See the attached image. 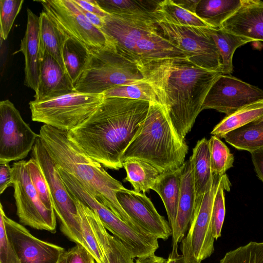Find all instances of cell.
Segmentation results:
<instances>
[{"instance_id": "cell-1", "label": "cell", "mask_w": 263, "mask_h": 263, "mask_svg": "<svg viewBox=\"0 0 263 263\" xmlns=\"http://www.w3.org/2000/svg\"><path fill=\"white\" fill-rule=\"evenodd\" d=\"M149 102L127 98H105L84 122L67 132L68 139L104 167L119 170L121 157L139 134Z\"/></svg>"}, {"instance_id": "cell-2", "label": "cell", "mask_w": 263, "mask_h": 263, "mask_svg": "<svg viewBox=\"0 0 263 263\" xmlns=\"http://www.w3.org/2000/svg\"><path fill=\"white\" fill-rule=\"evenodd\" d=\"M153 87L180 138L184 140L220 71L198 66L188 59H176L138 66Z\"/></svg>"}, {"instance_id": "cell-3", "label": "cell", "mask_w": 263, "mask_h": 263, "mask_svg": "<svg viewBox=\"0 0 263 263\" xmlns=\"http://www.w3.org/2000/svg\"><path fill=\"white\" fill-rule=\"evenodd\" d=\"M40 138L55 165L74 176L101 203L131 227L145 233L123 209L117 193L124 188L99 163L77 147L68 138L67 132L44 124Z\"/></svg>"}, {"instance_id": "cell-4", "label": "cell", "mask_w": 263, "mask_h": 263, "mask_svg": "<svg viewBox=\"0 0 263 263\" xmlns=\"http://www.w3.org/2000/svg\"><path fill=\"white\" fill-rule=\"evenodd\" d=\"M188 146L180 138L163 108L150 102L141 130L121 157L149 163L161 173L175 170L185 162Z\"/></svg>"}, {"instance_id": "cell-5", "label": "cell", "mask_w": 263, "mask_h": 263, "mask_svg": "<svg viewBox=\"0 0 263 263\" xmlns=\"http://www.w3.org/2000/svg\"><path fill=\"white\" fill-rule=\"evenodd\" d=\"M144 80L137 64L117 48H112L89 52L85 67L74 87L77 92L102 94L117 86Z\"/></svg>"}, {"instance_id": "cell-6", "label": "cell", "mask_w": 263, "mask_h": 263, "mask_svg": "<svg viewBox=\"0 0 263 263\" xmlns=\"http://www.w3.org/2000/svg\"><path fill=\"white\" fill-rule=\"evenodd\" d=\"M60 175L69 193L98 215L105 228L121 241L134 258L155 254L159 248L158 239L123 221L97 200L71 174L61 171Z\"/></svg>"}, {"instance_id": "cell-7", "label": "cell", "mask_w": 263, "mask_h": 263, "mask_svg": "<svg viewBox=\"0 0 263 263\" xmlns=\"http://www.w3.org/2000/svg\"><path fill=\"white\" fill-rule=\"evenodd\" d=\"M103 94L74 92L29 103L32 121L69 132L87 119L101 104Z\"/></svg>"}, {"instance_id": "cell-8", "label": "cell", "mask_w": 263, "mask_h": 263, "mask_svg": "<svg viewBox=\"0 0 263 263\" xmlns=\"http://www.w3.org/2000/svg\"><path fill=\"white\" fill-rule=\"evenodd\" d=\"M38 2L62 33L82 44L88 52L116 48L112 39L92 25L72 0Z\"/></svg>"}, {"instance_id": "cell-9", "label": "cell", "mask_w": 263, "mask_h": 263, "mask_svg": "<svg viewBox=\"0 0 263 263\" xmlns=\"http://www.w3.org/2000/svg\"><path fill=\"white\" fill-rule=\"evenodd\" d=\"M31 157L39 164L46 179L51 194L53 209L60 222L61 231L69 239L84 247L75 202L66 187L54 162L44 147L40 136L32 149Z\"/></svg>"}, {"instance_id": "cell-10", "label": "cell", "mask_w": 263, "mask_h": 263, "mask_svg": "<svg viewBox=\"0 0 263 263\" xmlns=\"http://www.w3.org/2000/svg\"><path fill=\"white\" fill-rule=\"evenodd\" d=\"M222 176L213 174L201 201L195 209L187 234L180 242L184 260L201 263L214 251L211 215L214 197Z\"/></svg>"}, {"instance_id": "cell-11", "label": "cell", "mask_w": 263, "mask_h": 263, "mask_svg": "<svg viewBox=\"0 0 263 263\" xmlns=\"http://www.w3.org/2000/svg\"><path fill=\"white\" fill-rule=\"evenodd\" d=\"M13 196L16 214L20 222L35 229L56 232V215L53 210L48 209L42 203L32 182L27 161L14 162Z\"/></svg>"}, {"instance_id": "cell-12", "label": "cell", "mask_w": 263, "mask_h": 263, "mask_svg": "<svg viewBox=\"0 0 263 263\" xmlns=\"http://www.w3.org/2000/svg\"><path fill=\"white\" fill-rule=\"evenodd\" d=\"M39 134L22 118L9 100L0 102V164L20 161L32 151Z\"/></svg>"}, {"instance_id": "cell-13", "label": "cell", "mask_w": 263, "mask_h": 263, "mask_svg": "<svg viewBox=\"0 0 263 263\" xmlns=\"http://www.w3.org/2000/svg\"><path fill=\"white\" fill-rule=\"evenodd\" d=\"M157 24L163 35L186 52L192 63L202 68L221 72L219 53L205 28L177 26L162 22Z\"/></svg>"}, {"instance_id": "cell-14", "label": "cell", "mask_w": 263, "mask_h": 263, "mask_svg": "<svg viewBox=\"0 0 263 263\" xmlns=\"http://www.w3.org/2000/svg\"><path fill=\"white\" fill-rule=\"evenodd\" d=\"M263 101V90L229 74H220L209 91L202 110L214 109L229 115Z\"/></svg>"}, {"instance_id": "cell-15", "label": "cell", "mask_w": 263, "mask_h": 263, "mask_svg": "<svg viewBox=\"0 0 263 263\" xmlns=\"http://www.w3.org/2000/svg\"><path fill=\"white\" fill-rule=\"evenodd\" d=\"M6 232L21 263H57L65 250L42 240L32 235L22 224L8 217L0 204Z\"/></svg>"}, {"instance_id": "cell-16", "label": "cell", "mask_w": 263, "mask_h": 263, "mask_svg": "<svg viewBox=\"0 0 263 263\" xmlns=\"http://www.w3.org/2000/svg\"><path fill=\"white\" fill-rule=\"evenodd\" d=\"M104 21L102 30L112 39L117 49L133 61L137 43L149 34L160 32L157 22L153 18L109 14Z\"/></svg>"}, {"instance_id": "cell-17", "label": "cell", "mask_w": 263, "mask_h": 263, "mask_svg": "<svg viewBox=\"0 0 263 263\" xmlns=\"http://www.w3.org/2000/svg\"><path fill=\"white\" fill-rule=\"evenodd\" d=\"M116 196L124 211L144 232L164 240L172 236L169 222L159 214L145 193L124 187Z\"/></svg>"}, {"instance_id": "cell-18", "label": "cell", "mask_w": 263, "mask_h": 263, "mask_svg": "<svg viewBox=\"0 0 263 263\" xmlns=\"http://www.w3.org/2000/svg\"><path fill=\"white\" fill-rule=\"evenodd\" d=\"M74 92V85L64 69L49 54H42L34 100H48Z\"/></svg>"}, {"instance_id": "cell-19", "label": "cell", "mask_w": 263, "mask_h": 263, "mask_svg": "<svg viewBox=\"0 0 263 263\" xmlns=\"http://www.w3.org/2000/svg\"><path fill=\"white\" fill-rule=\"evenodd\" d=\"M241 1L239 8L220 28L253 41H263V1Z\"/></svg>"}, {"instance_id": "cell-20", "label": "cell", "mask_w": 263, "mask_h": 263, "mask_svg": "<svg viewBox=\"0 0 263 263\" xmlns=\"http://www.w3.org/2000/svg\"><path fill=\"white\" fill-rule=\"evenodd\" d=\"M26 29L21 40L20 49L25 58L24 85L36 91L39 83L41 65V45L39 16L27 9Z\"/></svg>"}, {"instance_id": "cell-21", "label": "cell", "mask_w": 263, "mask_h": 263, "mask_svg": "<svg viewBox=\"0 0 263 263\" xmlns=\"http://www.w3.org/2000/svg\"><path fill=\"white\" fill-rule=\"evenodd\" d=\"M181 192L177 214L172 228V245L178 246L185 236L192 218L196 204L195 192L189 160L181 166Z\"/></svg>"}, {"instance_id": "cell-22", "label": "cell", "mask_w": 263, "mask_h": 263, "mask_svg": "<svg viewBox=\"0 0 263 263\" xmlns=\"http://www.w3.org/2000/svg\"><path fill=\"white\" fill-rule=\"evenodd\" d=\"M176 59H189V57L186 52L163 36L160 30L139 40L133 57V60L137 66Z\"/></svg>"}, {"instance_id": "cell-23", "label": "cell", "mask_w": 263, "mask_h": 263, "mask_svg": "<svg viewBox=\"0 0 263 263\" xmlns=\"http://www.w3.org/2000/svg\"><path fill=\"white\" fill-rule=\"evenodd\" d=\"M85 208L106 263H135V258L121 241L109 234L96 213L86 205Z\"/></svg>"}, {"instance_id": "cell-24", "label": "cell", "mask_w": 263, "mask_h": 263, "mask_svg": "<svg viewBox=\"0 0 263 263\" xmlns=\"http://www.w3.org/2000/svg\"><path fill=\"white\" fill-rule=\"evenodd\" d=\"M189 161L195 192L196 208L201 202L213 177L211 170L209 140L203 138L197 141Z\"/></svg>"}, {"instance_id": "cell-25", "label": "cell", "mask_w": 263, "mask_h": 263, "mask_svg": "<svg viewBox=\"0 0 263 263\" xmlns=\"http://www.w3.org/2000/svg\"><path fill=\"white\" fill-rule=\"evenodd\" d=\"M181 167L172 171L161 173L151 190L161 197L172 229L176 220L181 192Z\"/></svg>"}, {"instance_id": "cell-26", "label": "cell", "mask_w": 263, "mask_h": 263, "mask_svg": "<svg viewBox=\"0 0 263 263\" xmlns=\"http://www.w3.org/2000/svg\"><path fill=\"white\" fill-rule=\"evenodd\" d=\"M241 5V0H200L195 13L210 27L219 28Z\"/></svg>"}, {"instance_id": "cell-27", "label": "cell", "mask_w": 263, "mask_h": 263, "mask_svg": "<svg viewBox=\"0 0 263 263\" xmlns=\"http://www.w3.org/2000/svg\"><path fill=\"white\" fill-rule=\"evenodd\" d=\"M206 32L213 40L221 59V72L229 74L233 72V57L236 49L251 39L227 32L221 28H205Z\"/></svg>"}, {"instance_id": "cell-28", "label": "cell", "mask_w": 263, "mask_h": 263, "mask_svg": "<svg viewBox=\"0 0 263 263\" xmlns=\"http://www.w3.org/2000/svg\"><path fill=\"white\" fill-rule=\"evenodd\" d=\"M223 138L233 147L250 153L263 148V118L225 135Z\"/></svg>"}, {"instance_id": "cell-29", "label": "cell", "mask_w": 263, "mask_h": 263, "mask_svg": "<svg viewBox=\"0 0 263 263\" xmlns=\"http://www.w3.org/2000/svg\"><path fill=\"white\" fill-rule=\"evenodd\" d=\"M100 7L109 14L125 15L153 18L160 1L96 0Z\"/></svg>"}, {"instance_id": "cell-30", "label": "cell", "mask_w": 263, "mask_h": 263, "mask_svg": "<svg viewBox=\"0 0 263 263\" xmlns=\"http://www.w3.org/2000/svg\"><path fill=\"white\" fill-rule=\"evenodd\" d=\"M122 165L126 172L123 181L129 182L137 192H148L161 174L152 165L138 159L125 160Z\"/></svg>"}, {"instance_id": "cell-31", "label": "cell", "mask_w": 263, "mask_h": 263, "mask_svg": "<svg viewBox=\"0 0 263 263\" xmlns=\"http://www.w3.org/2000/svg\"><path fill=\"white\" fill-rule=\"evenodd\" d=\"M155 15L157 23L162 22L177 26L211 28L195 13L181 7L173 0L160 1Z\"/></svg>"}, {"instance_id": "cell-32", "label": "cell", "mask_w": 263, "mask_h": 263, "mask_svg": "<svg viewBox=\"0 0 263 263\" xmlns=\"http://www.w3.org/2000/svg\"><path fill=\"white\" fill-rule=\"evenodd\" d=\"M39 22L41 56L43 53L49 54L65 71L62 54V33L43 11L40 13Z\"/></svg>"}, {"instance_id": "cell-33", "label": "cell", "mask_w": 263, "mask_h": 263, "mask_svg": "<svg viewBox=\"0 0 263 263\" xmlns=\"http://www.w3.org/2000/svg\"><path fill=\"white\" fill-rule=\"evenodd\" d=\"M263 118V101L245 106L226 116L217 124L211 134L219 138L227 133Z\"/></svg>"}, {"instance_id": "cell-34", "label": "cell", "mask_w": 263, "mask_h": 263, "mask_svg": "<svg viewBox=\"0 0 263 263\" xmlns=\"http://www.w3.org/2000/svg\"><path fill=\"white\" fill-rule=\"evenodd\" d=\"M62 34V54L65 69L74 86L85 67L89 52L79 42Z\"/></svg>"}, {"instance_id": "cell-35", "label": "cell", "mask_w": 263, "mask_h": 263, "mask_svg": "<svg viewBox=\"0 0 263 263\" xmlns=\"http://www.w3.org/2000/svg\"><path fill=\"white\" fill-rule=\"evenodd\" d=\"M103 94L105 98H127L159 104L153 87L146 80L130 85L117 86L109 89Z\"/></svg>"}, {"instance_id": "cell-36", "label": "cell", "mask_w": 263, "mask_h": 263, "mask_svg": "<svg viewBox=\"0 0 263 263\" xmlns=\"http://www.w3.org/2000/svg\"><path fill=\"white\" fill-rule=\"evenodd\" d=\"M76 205L82 230L84 247L91 254L97 263H106L105 256L95 236L85 211V205L70 194Z\"/></svg>"}, {"instance_id": "cell-37", "label": "cell", "mask_w": 263, "mask_h": 263, "mask_svg": "<svg viewBox=\"0 0 263 263\" xmlns=\"http://www.w3.org/2000/svg\"><path fill=\"white\" fill-rule=\"evenodd\" d=\"M209 142L212 172L222 176L233 166L234 156L219 137L213 135Z\"/></svg>"}, {"instance_id": "cell-38", "label": "cell", "mask_w": 263, "mask_h": 263, "mask_svg": "<svg viewBox=\"0 0 263 263\" xmlns=\"http://www.w3.org/2000/svg\"><path fill=\"white\" fill-rule=\"evenodd\" d=\"M230 186L231 183L227 175H222L214 197L212 211V229L215 239L221 236L226 212L224 191H229Z\"/></svg>"}, {"instance_id": "cell-39", "label": "cell", "mask_w": 263, "mask_h": 263, "mask_svg": "<svg viewBox=\"0 0 263 263\" xmlns=\"http://www.w3.org/2000/svg\"><path fill=\"white\" fill-rule=\"evenodd\" d=\"M219 263H263V241H251L230 251Z\"/></svg>"}, {"instance_id": "cell-40", "label": "cell", "mask_w": 263, "mask_h": 263, "mask_svg": "<svg viewBox=\"0 0 263 263\" xmlns=\"http://www.w3.org/2000/svg\"><path fill=\"white\" fill-rule=\"evenodd\" d=\"M27 165L31 180L42 203L48 209L53 210L50 190L39 164L31 157L27 161Z\"/></svg>"}, {"instance_id": "cell-41", "label": "cell", "mask_w": 263, "mask_h": 263, "mask_svg": "<svg viewBox=\"0 0 263 263\" xmlns=\"http://www.w3.org/2000/svg\"><path fill=\"white\" fill-rule=\"evenodd\" d=\"M24 0L0 1V36L6 40L17 15L22 8Z\"/></svg>"}, {"instance_id": "cell-42", "label": "cell", "mask_w": 263, "mask_h": 263, "mask_svg": "<svg viewBox=\"0 0 263 263\" xmlns=\"http://www.w3.org/2000/svg\"><path fill=\"white\" fill-rule=\"evenodd\" d=\"M0 263H21L8 237L3 215L0 214Z\"/></svg>"}, {"instance_id": "cell-43", "label": "cell", "mask_w": 263, "mask_h": 263, "mask_svg": "<svg viewBox=\"0 0 263 263\" xmlns=\"http://www.w3.org/2000/svg\"><path fill=\"white\" fill-rule=\"evenodd\" d=\"M67 256V263H96L91 254L79 243L68 249Z\"/></svg>"}, {"instance_id": "cell-44", "label": "cell", "mask_w": 263, "mask_h": 263, "mask_svg": "<svg viewBox=\"0 0 263 263\" xmlns=\"http://www.w3.org/2000/svg\"><path fill=\"white\" fill-rule=\"evenodd\" d=\"M13 172L9 163L0 164V193L3 194L9 187L13 186Z\"/></svg>"}, {"instance_id": "cell-45", "label": "cell", "mask_w": 263, "mask_h": 263, "mask_svg": "<svg viewBox=\"0 0 263 263\" xmlns=\"http://www.w3.org/2000/svg\"><path fill=\"white\" fill-rule=\"evenodd\" d=\"M77 5L85 10L104 19L109 15L98 5L96 0H72Z\"/></svg>"}, {"instance_id": "cell-46", "label": "cell", "mask_w": 263, "mask_h": 263, "mask_svg": "<svg viewBox=\"0 0 263 263\" xmlns=\"http://www.w3.org/2000/svg\"><path fill=\"white\" fill-rule=\"evenodd\" d=\"M251 154L257 176L263 182V148L254 151Z\"/></svg>"}, {"instance_id": "cell-47", "label": "cell", "mask_w": 263, "mask_h": 263, "mask_svg": "<svg viewBox=\"0 0 263 263\" xmlns=\"http://www.w3.org/2000/svg\"><path fill=\"white\" fill-rule=\"evenodd\" d=\"M77 5V4H76ZM80 10L83 13V14L85 15L86 18L95 26L96 27L102 29L104 24V19L97 16L96 15L89 12L82 7H80L78 5H77Z\"/></svg>"}, {"instance_id": "cell-48", "label": "cell", "mask_w": 263, "mask_h": 263, "mask_svg": "<svg viewBox=\"0 0 263 263\" xmlns=\"http://www.w3.org/2000/svg\"><path fill=\"white\" fill-rule=\"evenodd\" d=\"M175 3L184 9L195 13L197 5L200 0H173ZM196 14V13H195Z\"/></svg>"}, {"instance_id": "cell-49", "label": "cell", "mask_w": 263, "mask_h": 263, "mask_svg": "<svg viewBox=\"0 0 263 263\" xmlns=\"http://www.w3.org/2000/svg\"><path fill=\"white\" fill-rule=\"evenodd\" d=\"M178 246L172 247V250L170 253L166 263H189L185 261L182 254H179L178 251Z\"/></svg>"}, {"instance_id": "cell-50", "label": "cell", "mask_w": 263, "mask_h": 263, "mask_svg": "<svg viewBox=\"0 0 263 263\" xmlns=\"http://www.w3.org/2000/svg\"><path fill=\"white\" fill-rule=\"evenodd\" d=\"M166 259L155 254L137 258L135 263H166Z\"/></svg>"}, {"instance_id": "cell-51", "label": "cell", "mask_w": 263, "mask_h": 263, "mask_svg": "<svg viewBox=\"0 0 263 263\" xmlns=\"http://www.w3.org/2000/svg\"><path fill=\"white\" fill-rule=\"evenodd\" d=\"M67 251L61 255L60 259L59 260L57 263H67Z\"/></svg>"}]
</instances>
